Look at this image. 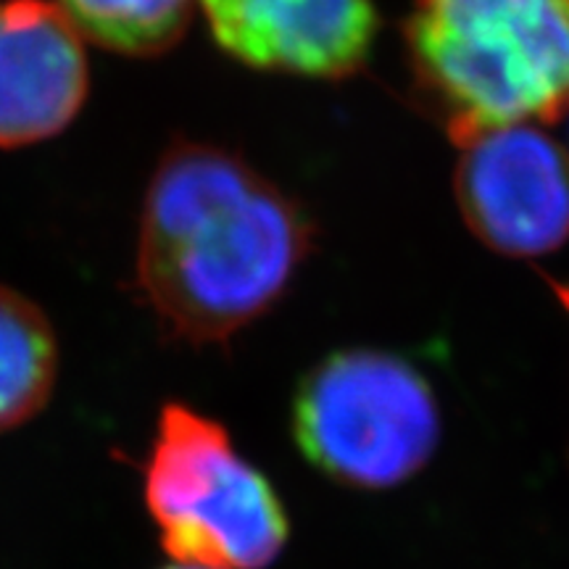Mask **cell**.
Returning a JSON list of instances; mask_svg holds the SVG:
<instances>
[{"instance_id":"obj_1","label":"cell","mask_w":569,"mask_h":569,"mask_svg":"<svg viewBox=\"0 0 569 569\" xmlns=\"http://www.w3.org/2000/svg\"><path fill=\"white\" fill-rule=\"evenodd\" d=\"M309 253L296 203L243 159L180 142L156 167L134 282L169 340L217 346L282 301Z\"/></svg>"},{"instance_id":"obj_2","label":"cell","mask_w":569,"mask_h":569,"mask_svg":"<svg viewBox=\"0 0 569 569\" xmlns=\"http://www.w3.org/2000/svg\"><path fill=\"white\" fill-rule=\"evenodd\" d=\"M409 48L453 140L569 109V0H419Z\"/></svg>"},{"instance_id":"obj_3","label":"cell","mask_w":569,"mask_h":569,"mask_svg":"<svg viewBox=\"0 0 569 569\" xmlns=\"http://www.w3.org/2000/svg\"><path fill=\"white\" fill-rule=\"evenodd\" d=\"M142 488L161 549L180 565L267 569L288 546L272 482L240 457L224 425L193 407L163 403Z\"/></svg>"},{"instance_id":"obj_4","label":"cell","mask_w":569,"mask_h":569,"mask_svg":"<svg viewBox=\"0 0 569 569\" xmlns=\"http://www.w3.org/2000/svg\"><path fill=\"white\" fill-rule=\"evenodd\" d=\"M293 432L303 457L332 482L386 490L403 486L436 457L440 407L407 359L348 348L301 380Z\"/></svg>"},{"instance_id":"obj_5","label":"cell","mask_w":569,"mask_h":569,"mask_svg":"<svg viewBox=\"0 0 569 569\" xmlns=\"http://www.w3.org/2000/svg\"><path fill=\"white\" fill-rule=\"evenodd\" d=\"M465 222L503 256H546L569 238V156L536 124H503L457 140Z\"/></svg>"},{"instance_id":"obj_6","label":"cell","mask_w":569,"mask_h":569,"mask_svg":"<svg viewBox=\"0 0 569 569\" xmlns=\"http://www.w3.org/2000/svg\"><path fill=\"white\" fill-rule=\"evenodd\" d=\"M88 96L82 34L59 3H0V148L61 132Z\"/></svg>"},{"instance_id":"obj_7","label":"cell","mask_w":569,"mask_h":569,"mask_svg":"<svg viewBox=\"0 0 569 569\" xmlns=\"http://www.w3.org/2000/svg\"><path fill=\"white\" fill-rule=\"evenodd\" d=\"M219 46L251 67L343 77L367 59L369 0H198Z\"/></svg>"},{"instance_id":"obj_8","label":"cell","mask_w":569,"mask_h":569,"mask_svg":"<svg viewBox=\"0 0 569 569\" xmlns=\"http://www.w3.org/2000/svg\"><path fill=\"white\" fill-rule=\"evenodd\" d=\"M59 380V340L38 303L0 284V432L40 415Z\"/></svg>"},{"instance_id":"obj_9","label":"cell","mask_w":569,"mask_h":569,"mask_svg":"<svg viewBox=\"0 0 569 569\" xmlns=\"http://www.w3.org/2000/svg\"><path fill=\"white\" fill-rule=\"evenodd\" d=\"M198 0H61L71 24L109 51L153 56L188 30Z\"/></svg>"},{"instance_id":"obj_10","label":"cell","mask_w":569,"mask_h":569,"mask_svg":"<svg viewBox=\"0 0 569 569\" xmlns=\"http://www.w3.org/2000/svg\"><path fill=\"white\" fill-rule=\"evenodd\" d=\"M557 296H559V301L565 303L567 311H569V290L567 288H559V284H557Z\"/></svg>"},{"instance_id":"obj_11","label":"cell","mask_w":569,"mask_h":569,"mask_svg":"<svg viewBox=\"0 0 569 569\" xmlns=\"http://www.w3.org/2000/svg\"><path fill=\"white\" fill-rule=\"evenodd\" d=\"M163 569H209V567H196V565H180V561H172V565H169V567H163Z\"/></svg>"}]
</instances>
